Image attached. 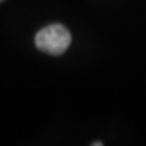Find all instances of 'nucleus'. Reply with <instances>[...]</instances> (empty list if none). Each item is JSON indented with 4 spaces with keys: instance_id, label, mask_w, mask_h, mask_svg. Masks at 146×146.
I'll return each instance as SVG.
<instances>
[{
    "instance_id": "f257e3e1",
    "label": "nucleus",
    "mask_w": 146,
    "mask_h": 146,
    "mask_svg": "<svg viewBox=\"0 0 146 146\" xmlns=\"http://www.w3.org/2000/svg\"><path fill=\"white\" fill-rule=\"evenodd\" d=\"M71 33L65 26L55 23L40 29L35 35V46L50 55H62L70 48Z\"/></svg>"
},
{
    "instance_id": "f03ea898",
    "label": "nucleus",
    "mask_w": 146,
    "mask_h": 146,
    "mask_svg": "<svg viewBox=\"0 0 146 146\" xmlns=\"http://www.w3.org/2000/svg\"><path fill=\"white\" fill-rule=\"evenodd\" d=\"M101 145H104L102 143H93V146H101Z\"/></svg>"
},
{
    "instance_id": "7ed1b4c3",
    "label": "nucleus",
    "mask_w": 146,
    "mask_h": 146,
    "mask_svg": "<svg viewBox=\"0 0 146 146\" xmlns=\"http://www.w3.org/2000/svg\"><path fill=\"white\" fill-rule=\"evenodd\" d=\"M0 1H3V0H0Z\"/></svg>"
}]
</instances>
